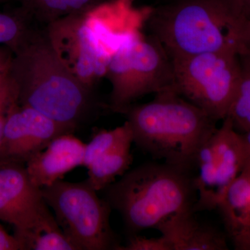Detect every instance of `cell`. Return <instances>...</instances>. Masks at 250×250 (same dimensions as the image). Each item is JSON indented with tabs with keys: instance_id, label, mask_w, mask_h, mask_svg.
<instances>
[{
	"instance_id": "1",
	"label": "cell",
	"mask_w": 250,
	"mask_h": 250,
	"mask_svg": "<svg viewBox=\"0 0 250 250\" xmlns=\"http://www.w3.org/2000/svg\"><path fill=\"white\" fill-rule=\"evenodd\" d=\"M10 78L17 102L76 129L93 105L92 90L61 62L45 31L31 30L14 52Z\"/></svg>"
},
{
	"instance_id": "2",
	"label": "cell",
	"mask_w": 250,
	"mask_h": 250,
	"mask_svg": "<svg viewBox=\"0 0 250 250\" xmlns=\"http://www.w3.org/2000/svg\"><path fill=\"white\" fill-rule=\"evenodd\" d=\"M246 21L233 0H172L153 8L146 26L170 59H176L239 52Z\"/></svg>"
},
{
	"instance_id": "3",
	"label": "cell",
	"mask_w": 250,
	"mask_h": 250,
	"mask_svg": "<svg viewBox=\"0 0 250 250\" xmlns=\"http://www.w3.org/2000/svg\"><path fill=\"white\" fill-rule=\"evenodd\" d=\"M132 130L134 143L156 159L191 172L199 149L216 130V123L177 93L156 95L149 103L121 112Z\"/></svg>"
},
{
	"instance_id": "4",
	"label": "cell",
	"mask_w": 250,
	"mask_h": 250,
	"mask_svg": "<svg viewBox=\"0 0 250 250\" xmlns=\"http://www.w3.org/2000/svg\"><path fill=\"white\" fill-rule=\"evenodd\" d=\"M103 190L131 234L155 229L176 213L193 210L197 198L191 173L166 163L138 166Z\"/></svg>"
},
{
	"instance_id": "5",
	"label": "cell",
	"mask_w": 250,
	"mask_h": 250,
	"mask_svg": "<svg viewBox=\"0 0 250 250\" xmlns=\"http://www.w3.org/2000/svg\"><path fill=\"white\" fill-rule=\"evenodd\" d=\"M106 76L112 86L108 108L115 113L148 94L176 93L172 60L150 35L118 49L112 56Z\"/></svg>"
},
{
	"instance_id": "6",
	"label": "cell",
	"mask_w": 250,
	"mask_h": 250,
	"mask_svg": "<svg viewBox=\"0 0 250 250\" xmlns=\"http://www.w3.org/2000/svg\"><path fill=\"white\" fill-rule=\"evenodd\" d=\"M41 192L77 250H118L121 246L110 225L111 207L87 180L72 183L60 179Z\"/></svg>"
},
{
	"instance_id": "7",
	"label": "cell",
	"mask_w": 250,
	"mask_h": 250,
	"mask_svg": "<svg viewBox=\"0 0 250 250\" xmlns=\"http://www.w3.org/2000/svg\"><path fill=\"white\" fill-rule=\"evenodd\" d=\"M176 93L215 122L228 116L241 77L236 50L171 59Z\"/></svg>"
},
{
	"instance_id": "8",
	"label": "cell",
	"mask_w": 250,
	"mask_h": 250,
	"mask_svg": "<svg viewBox=\"0 0 250 250\" xmlns=\"http://www.w3.org/2000/svg\"><path fill=\"white\" fill-rule=\"evenodd\" d=\"M247 165L241 134L226 117L195 156L190 172L197 195L194 212L216 209L228 188Z\"/></svg>"
},
{
	"instance_id": "9",
	"label": "cell",
	"mask_w": 250,
	"mask_h": 250,
	"mask_svg": "<svg viewBox=\"0 0 250 250\" xmlns=\"http://www.w3.org/2000/svg\"><path fill=\"white\" fill-rule=\"evenodd\" d=\"M45 31L64 66L93 90L98 80L106 76L113 54L99 45L85 24L83 14L57 20L47 24Z\"/></svg>"
},
{
	"instance_id": "10",
	"label": "cell",
	"mask_w": 250,
	"mask_h": 250,
	"mask_svg": "<svg viewBox=\"0 0 250 250\" xmlns=\"http://www.w3.org/2000/svg\"><path fill=\"white\" fill-rule=\"evenodd\" d=\"M41 188L31 182L24 163L0 159V220L19 235L50 214Z\"/></svg>"
},
{
	"instance_id": "11",
	"label": "cell",
	"mask_w": 250,
	"mask_h": 250,
	"mask_svg": "<svg viewBox=\"0 0 250 250\" xmlns=\"http://www.w3.org/2000/svg\"><path fill=\"white\" fill-rule=\"evenodd\" d=\"M75 129L57 123L40 112L14 101L10 106L3 130L0 159L26 164L60 135Z\"/></svg>"
},
{
	"instance_id": "12",
	"label": "cell",
	"mask_w": 250,
	"mask_h": 250,
	"mask_svg": "<svg viewBox=\"0 0 250 250\" xmlns=\"http://www.w3.org/2000/svg\"><path fill=\"white\" fill-rule=\"evenodd\" d=\"M152 6L134 0H104L83 14L87 27L98 44L113 54L122 46L144 36Z\"/></svg>"
},
{
	"instance_id": "13",
	"label": "cell",
	"mask_w": 250,
	"mask_h": 250,
	"mask_svg": "<svg viewBox=\"0 0 250 250\" xmlns=\"http://www.w3.org/2000/svg\"><path fill=\"white\" fill-rule=\"evenodd\" d=\"M132 130L127 121L111 130H99L85 145L83 166L88 169L87 182L96 191L103 190L132 164Z\"/></svg>"
},
{
	"instance_id": "14",
	"label": "cell",
	"mask_w": 250,
	"mask_h": 250,
	"mask_svg": "<svg viewBox=\"0 0 250 250\" xmlns=\"http://www.w3.org/2000/svg\"><path fill=\"white\" fill-rule=\"evenodd\" d=\"M85 144L72 134L57 136L26 163L28 174L36 187H49L65 174L83 166Z\"/></svg>"
},
{
	"instance_id": "15",
	"label": "cell",
	"mask_w": 250,
	"mask_h": 250,
	"mask_svg": "<svg viewBox=\"0 0 250 250\" xmlns=\"http://www.w3.org/2000/svg\"><path fill=\"white\" fill-rule=\"evenodd\" d=\"M193 210L171 215L159 223L158 230L170 243L172 250H228L226 233L200 221Z\"/></svg>"
},
{
	"instance_id": "16",
	"label": "cell",
	"mask_w": 250,
	"mask_h": 250,
	"mask_svg": "<svg viewBox=\"0 0 250 250\" xmlns=\"http://www.w3.org/2000/svg\"><path fill=\"white\" fill-rule=\"evenodd\" d=\"M217 208L230 238L250 227V172L248 166L230 184Z\"/></svg>"
},
{
	"instance_id": "17",
	"label": "cell",
	"mask_w": 250,
	"mask_h": 250,
	"mask_svg": "<svg viewBox=\"0 0 250 250\" xmlns=\"http://www.w3.org/2000/svg\"><path fill=\"white\" fill-rule=\"evenodd\" d=\"M15 236L22 243L24 250H77L52 213L34 228Z\"/></svg>"
},
{
	"instance_id": "18",
	"label": "cell",
	"mask_w": 250,
	"mask_h": 250,
	"mask_svg": "<svg viewBox=\"0 0 250 250\" xmlns=\"http://www.w3.org/2000/svg\"><path fill=\"white\" fill-rule=\"evenodd\" d=\"M22 11L45 24L65 16L83 14L104 0H19Z\"/></svg>"
},
{
	"instance_id": "19",
	"label": "cell",
	"mask_w": 250,
	"mask_h": 250,
	"mask_svg": "<svg viewBox=\"0 0 250 250\" xmlns=\"http://www.w3.org/2000/svg\"><path fill=\"white\" fill-rule=\"evenodd\" d=\"M241 77L228 116L240 134L250 129V56L239 54Z\"/></svg>"
},
{
	"instance_id": "20",
	"label": "cell",
	"mask_w": 250,
	"mask_h": 250,
	"mask_svg": "<svg viewBox=\"0 0 250 250\" xmlns=\"http://www.w3.org/2000/svg\"><path fill=\"white\" fill-rule=\"evenodd\" d=\"M27 15L21 10V14L0 12V45L17 50L30 34L31 29L26 22Z\"/></svg>"
},
{
	"instance_id": "21",
	"label": "cell",
	"mask_w": 250,
	"mask_h": 250,
	"mask_svg": "<svg viewBox=\"0 0 250 250\" xmlns=\"http://www.w3.org/2000/svg\"><path fill=\"white\" fill-rule=\"evenodd\" d=\"M118 250H172L169 242L161 235L158 238H146L134 233L128 238L125 246H121Z\"/></svg>"
},
{
	"instance_id": "22",
	"label": "cell",
	"mask_w": 250,
	"mask_h": 250,
	"mask_svg": "<svg viewBox=\"0 0 250 250\" xmlns=\"http://www.w3.org/2000/svg\"><path fill=\"white\" fill-rule=\"evenodd\" d=\"M16 100L17 95L9 75L0 82V147L8 111L11 104Z\"/></svg>"
},
{
	"instance_id": "23",
	"label": "cell",
	"mask_w": 250,
	"mask_h": 250,
	"mask_svg": "<svg viewBox=\"0 0 250 250\" xmlns=\"http://www.w3.org/2000/svg\"><path fill=\"white\" fill-rule=\"evenodd\" d=\"M14 58L12 49L7 46L0 45V82L9 77Z\"/></svg>"
},
{
	"instance_id": "24",
	"label": "cell",
	"mask_w": 250,
	"mask_h": 250,
	"mask_svg": "<svg viewBox=\"0 0 250 250\" xmlns=\"http://www.w3.org/2000/svg\"><path fill=\"white\" fill-rule=\"evenodd\" d=\"M0 250H24L17 237L11 236L0 225Z\"/></svg>"
},
{
	"instance_id": "25",
	"label": "cell",
	"mask_w": 250,
	"mask_h": 250,
	"mask_svg": "<svg viewBox=\"0 0 250 250\" xmlns=\"http://www.w3.org/2000/svg\"><path fill=\"white\" fill-rule=\"evenodd\" d=\"M235 249L250 250V227L230 238Z\"/></svg>"
},
{
	"instance_id": "26",
	"label": "cell",
	"mask_w": 250,
	"mask_h": 250,
	"mask_svg": "<svg viewBox=\"0 0 250 250\" xmlns=\"http://www.w3.org/2000/svg\"><path fill=\"white\" fill-rule=\"evenodd\" d=\"M238 54L250 56V20L245 22Z\"/></svg>"
},
{
	"instance_id": "27",
	"label": "cell",
	"mask_w": 250,
	"mask_h": 250,
	"mask_svg": "<svg viewBox=\"0 0 250 250\" xmlns=\"http://www.w3.org/2000/svg\"><path fill=\"white\" fill-rule=\"evenodd\" d=\"M237 9L246 20H250V0H233Z\"/></svg>"
},
{
	"instance_id": "28",
	"label": "cell",
	"mask_w": 250,
	"mask_h": 250,
	"mask_svg": "<svg viewBox=\"0 0 250 250\" xmlns=\"http://www.w3.org/2000/svg\"><path fill=\"white\" fill-rule=\"evenodd\" d=\"M245 149H246L247 157H248V165L250 164V129L244 134H241Z\"/></svg>"
},
{
	"instance_id": "29",
	"label": "cell",
	"mask_w": 250,
	"mask_h": 250,
	"mask_svg": "<svg viewBox=\"0 0 250 250\" xmlns=\"http://www.w3.org/2000/svg\"><path fill=\"white\" fill-rule=\"evenodd\" d=\"M9 1V0H0V4L1 3L6 2V1Z\"/></svg>"
},
{
	"instance_id": "30",
	"label": "cell",
	"mask_w": 250,
	"mask_h": 250,
	"mask_svg": "<svg viewBox=\"0 0 250 250\" xmlns=\"http://www.w3.org/2000/svg\"><path fill=\"white\" fill-rule=\"evenodd\" d=\"M246 166H248V167H249V170H250V164H248V165Z\"/></svg>"
},
{
	"instance_id": "31",
	"label": "cell",
	"mask_w": 250,
	"mask_h": 250,
	"mask_svg": "<svg viewBox=\"0 0 250 250\" xmlns=\"http://www.w3.org/2000/svg\"><path fill=\"white\" fill-rule=\"evenodd\" d=\"M172 1V0H166V1Z\"/></svg>"
}]
</instances>
